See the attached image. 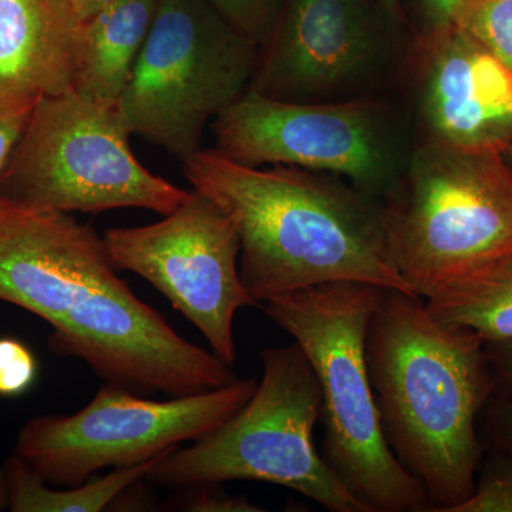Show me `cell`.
<instances>
[{
    "instance_id": "28",
    "label": "cell",
    "mask_w": 512,
    "mask_h": 512,
    "mask_svg": "<svg viewBox=\"0 0 512 512\" xmlns=\"http://www.w3.org/2000/svg\"><path fill=\"white\" fill-rule=\"evenodd\" d=\"M373 2L379 5L397 23H403L406 20L402 0H373Z\"/></svg>"
},
{
    "instance_id": "3",
    "label": "cell",
    "mask_w": 512,
    "mask_h": 512,
    "mask_svg": "<svg viewBox=\"0 0 512 512\" xmlns=\"http://www.w3.org/2000/svg\"><path fill=\"white\" fill-rule=\"evenodd\" d=\"M366 360L394 456L423 485L429 511L450 512L476 488L477 417L498 390L485 343L439 322L419 296L387 289Z\"/></svg>"
},
{
    "instance_id": "9",
    "label": "cell",
    "mask_w": 512,
    "mask_h": 512,
    "mask_svg": "<svg viewBox=\"0 0 512 512\" xmlns=\"http://www.w3.org/2000/svg\"><path fill=\"white\" fill-rule=\"evenodd\" d=\"M211 127L214 150L228 160L336 175L377 200L400 180L416 148L399 107L369 96L295 103L249 87Z\"/></svg>"
},
{
    "instance_id": "14",
    "label": "cell",
    "mask_w": 512,
    "mask_h": 512,
    "mask_svg": "<svg viewBox=\"0 0 512 512\" xmlns=\"http://www.w3.org/2000/svg\"><path fill=\"white\" fill-rule=\"evenodd\" d=\"M80 23L63 0H0V93L73 92Z\"/></svg>"
},
{
    "instance_id": "12",
    "label": "cell",
    "mask_w": 512,
    "mask_h": 512,
    "mask_svg": "<svg viewBox=\"0 0 512 512\" xmlns=\"http://www.w3.org/2000/svg\"><path fill=\"white\" fill-rule=\"evenodd\" d=\"M387 20L373 0H284L249 87L295 103L367 97L393 57Z\"/></svg>"
},
{
    "instance_id": "18",
    "label": "cell",
    "mask_w": 512,
    "mask_h": 512,
    "mask_svg": "<svg viewBox=\"0 0 512 512\" xmlns=\"http://www.w3.org/2000/svg\"><path fill=\"white\" fill-rule=\"evenodd\" d=\"M456 25L476 37L512 72V0H464Z\"/></svg>"
},
{
    "instance_id": "11",
    "label": "cell",
    "mask_w": 512,
    "mask_h": 512,
    "mask_svg": "<svg viewBox=\"0 0 512 512\" xmlns=\"http://www.w3.org/2000/svg\"><path fill=\"white\" fill-rule=\"evenodd\" d=\"M103 238L119 271L150 282L200 330L218 359L235 365V313L258 302L239 276L237 231L215 202L192 188L164 220L107 229Z\"/></svg>"
},
{
    "instance_id": "4",
    "label": "cell",
    "mask_w": 512,
    "mask_h": 512,
    "mask_svg": "<svg viewBox=\"0 0 512 512\" xmlns=\"http://www.w3.org/2000/svg\"><path fill=\"white\" fill-rule=\"evenodd\" d=\"M386 291L330 282L275 296L265 302V312L315 370L325 424L322 457L350 493L370 512L429 511L423 485L384 437L367 369V328Z\"/></svg>"
},
{
    "instance_id": "17",
    "label": "cell",
    "mask_w": 512,
    "mask_h": 512,
    "mask_svg": "<svg viewBox=\"0 0 512 512\" xmlns=\"http://www.w3.org/2000/svg\"><path fill=\"white\" fill-rule=\"evenodd\" d=\"M164 456V454H163ZM161 457V456H160ZM113 473L92 477L86 483L53 490L32 467L16 454L5 461L12 512H100L116 503L124 491L147 477L158 458Z\"/></svg>"
},
{
    "instance_id": "29",
    "label": "cell",
    "mask_w": 512,
    "mask_h": 512,
    "mask_svg": "<svg viewBox=\"0 0 512 512\" xmlns=\"http://www.w3.org/2000/svg\"><path fill=\"white\" fill-rule=\"evenodd\" d=\"M10 488L8 471L5 466L0 467V511L9 510Z\"/></svg>"
},
{
    "instance_id": "13",
    "label": "cell",
    "mask_w": 512,
    "mask_h": 512,
    "mask_svg": "<svg viewBox=\"0 0 512 512\" xmlns=\"http://www.w3.org/2000/svg\"><path fill=\"white\" fill-rule=\"evenodd\" d=\"M414 94L424 143L500 153L512 146V72L454 23L419 36Z\"/></svg>"
},
{
    "instance_id": "30",
    "label": "cell",
    "mask_w": 512,
    "mask_h": 512,
    "mask_svg": "<svg viewBox=\"0 0 512 512\" xmlns=\"http://www.w3.org/2000/svg\"><path fill=\"white\" fill-rule=\"evenodd\" d=\"M504 157L505 160H507V163L510 164L512 168V146L508 148L507 151H505Z\"/></svg>"
},
{
    "instance_id": "22",
    "label": "cell",
    "mask_w": 512,
    "mask_h": 512,
    "mask_svg": "<svg viewBox=\"0 0 512 512\" xmlns=\"http://www.w3.org/2000/svg\"><path fill=\"white\" fill-rule=\"evenodd\" d=\"M37 99L26 93H0V178L28 126Z\"/></svg>"
},
{
    "instance_id": "15",
    "label": "cell",
    "mask_w": 512,
    "mask_h": 512,
    "mask_svg": "<svg viewBox=\"0 0 512 512\" xmlns=\"http://www.w3.org/2000/svg\"><path fill=\"white\" fill-rule=\"evenodd\" d=\"M158 2L114 0L80 23L74 47V93L117 106L153 26Z\"/></svg>"
},
{
    "instance_id": "1",
    "label": "cell",
    "mask_w": 512,
    "mask_h": 512,
    "mask_svg": "<svg viewBox=\"0 0 512 512\" xmlns=\"http://www.w3.org/2000/svg\"><path fill=\"white\" fill-rule=\"evenodd\" d=\"M0 301L49 323L55 355L83 360L103 382L130 392L190 396L239 379L141 301L104 238L67 212L0 198Z\"/></svg>"
},
{
    "instance_id": "6",
    "label": "cell",
    "mask_w": 512,
    "mask_h": 512,
    "mask_svg": "<svg viewBox=\"0 0 512 512\" xmlns=\"http://www.w3.org/2000/svg\"><path fill=\"white\" fill-rule=\"evenodd\" d=\"M380 204L394 268L421 299L512 252V168L504 154L421 141Z\"/></svg>"
},
{
    "instance_id": "26",
    "label": "cell",
    "mask_w": 512,
    "mask_h": 512,
    "mask_svg": "<svg viewBox=\"0 0 512 512\" xmlns=\"http://www.w3.org/2000/svg\"><path fill=\"white\" fill-rule=\"evenodd\" d=\"M498 389L512 392V340L485 345Z\"/></svg>"
},
{
    "instance_id": "16",
    "label": "cell",
    "mask_w": 512,
    "mask_h": 512,
    "mask_svg": "<svg viewBox=\"0 0 512 512\" xmlns=\"http://www.w3.org/2000/svg\"><path fill=\"white\" fill-rule=\"evenodd\" d=\"M439 322L488 343L512 340V252L471 266L424 299Z\"/></svg>"
},
{
    "instance_id": "21",
    "label": "cell",
    "mask_w": 512,
    "mask_h": 512,
    "mask_svg": "<svg viewBox=\"0 0 512 512\" xmlns=\"http://www.w3.org/2000/svg\"><path fill=\"white\" fill-rule=\"evenodd\" d=\"M35 353L22 340L0 338V397H19L36 382Z\"/></svg>"
},
{
    "instance_id": "19",
    "label": "cell",
    "mask_w": 512,
    "mask_h": 512,
    "mask_svg": "<svg viewBox=\"0 0 512 512\" xmlns=\"http://www.w3.org/2000/svg\"><path fill=\"white\" fill-rule=\"evenodd\" d=\"M229 26L261 47L271 35L284 0H208Z\"/></svg>"
},
{
    "instance_id": "8",
    "label": "cell",
    "mask_w": 512,
    "mask_h": 512,
    "mask_svg": "<svg viewBox=\"0 0 512 512\" xmlns=\"http://www.w3.org/2000/svg\"><path fill=\"white\" fill-rule=\"evenodd\" d=\"M258 49L208 0H160L116 106L128 133L184 163L201 150L205 127L251 86Z\"/></svg>"
},
{
    "instance_id": "2",
    "label": "cell",
    "mask_w": 512,
    "mask_h": 512,
    "mask_svg": "<svg viewBox=\"0 0 512 512\" xmlns=\"http://www.w3.org/2000/svg\"><path fill=\"white\" fill-rule=\"evenodd\" d=\"M237 231L239 276L256 302L330 282L414 295L394 268L380 200L325 173L235 163L201 150L183 163Z\"/></svg>"
},
{
    "instance_id": "20",
    "label": "cell",
    "mask_w": 512,
    "mask_h": 512,
    "mask_svg": "<svg viewBox=\"0 0 512 512\" xmlns=\"http://www.w3.org/2000/svg\"><path fill=\"white\" fill-rule=\"evenodd\" d=\"M450 512H512V456L500 453L476 483L471 497Z\"/></svg>"
},
{
    "instance_id": "23",
    "label": "cell",
    "mask_w": 512,
    "mask_h": 512,
    "mask_svg": "<svg viewBox=\"0 0 512 512\" xmlns=\"http://www.w3.org/2000/svg\"><path fill=\"white\" fill-rule=\"evenodd\" d=\"M184 495L171 504L174 510L190 512H261V505L254 504L247 497H234L221 490L220 485H198L183 488Z\"/></svg>"
},
{
    "instance_id": "7",
    "label": "cell",
    "mask_w": 512,
    "mask_h": 512,
    "mask_svg": "<svg viewBox=\"0 0 512 512\" xmlns=\"http://www.w3.org/2000/svg\"><path fill=\"white\" fill-rule=\"evenodd\" d=\"M130 136L116 106L74 92L40 96L0 178V198L33 211L171 214L190 191L144 167Z\"/></svg>"
},
{
    "instance_id": "10",
    "label": "cell",
    "mask_w": 512,
    "mask_h": 512,
    "mask_svg": "<svg viewBox=\"0 0 512 512\" xmlns=\"http://www.w3.org/2000/svg\"><path fill=\"white\" fill-rule=\"evenodd\" d=\"M256 387L255 379H238L208 392L151 400L104 383L80 412L26 421L13 454L46 483L73 487L104 468L138 466L202 439L234 416Z\"/></svg>"
},
{
    "instance_id": "27",
    "label": "cell",
    "mask_w": 512,
    "mask_h": 512,
    "mask_svg": "<svg viewBox=\"0 0 512 512\" xmlns=\"http://www.w3.org/2000/svg\"><path fill=\"white\" fill-rule=\"evenodd\" d=\"M67 8L72 10L74 16L84 22L93 15H96L99 10L106 8L114 0H63Z\"/></svg>"
},
{
    "instance_id": "24",
    "label": "cell",
    "mask_w": 512,
    "mask_h": 512,
    "mask_svg": "<svg viewBox=\"0 0 512 512\" xmlns=\"http://www.w3.org/2000/svg\"><path fill=\"white\" fill-rule=\"evenodd\" d=\"M487 431L497 450L512 456V392L503 390L488 403Z\"/></svg>"
},
{
    "instance_id": "5",
    "label": "cell",
    "mask_w": 512,
    "mask_h": 512,
    "mask_svg": "<svg viewBox=\"0 0 512 512\" xmlns=\"http://www.w3.org/2000/svg\"><path fill=\"white\" fill-rule=\"evenodd\" d=\"M262 379L234 416L147 474L167 488L259 481L291 488L332 512H370L313 444L322 414L318 377L298 343L261 352Z\"/></svg>"
},
{
    "instance_id": "25",
    "label": "cell",
    "mask_w": 512,
    "mask_h": 512,
    "mask_svg": "<svg viewBox=\"0 0 512 512\" xmlns=\"http://www.w3.org/2000/svg\"><path fill=\"white\" fill-rule=\"evenodd\" d=\"M463 2L464 0H417L421 18L419 36L434 35L453 26Z\"/></svg>"
}]
</instances>
